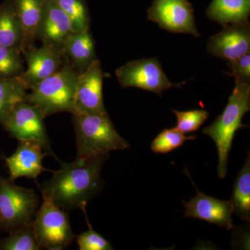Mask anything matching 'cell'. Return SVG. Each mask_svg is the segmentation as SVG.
Returning <instances> with one entry per match:
<instances>
[{
	"instance_id": "cell-9",
	"label": "cell",
	"mask_w": 250,
	"mask_h": 250,
	"mask_svg": "<svg viewBox=\"0 0 250 250\" xmlns=\"http://www.w3.org/2000/svg\"><path fill=\"white\" fill-rule=\"evenodd\" d=\"M147 19L170 32L200 36L188 0H154L147 10Z\"/></svg>"
},
{
	"instance_id": "cell-4",
	"label": "cell",
	"mask_w": 250,
	"mask_h": 250,
	"mask_svg": "<svg viewBox=\"0 0 250 250\" xmlns=\"http://www.w3.org/2000/svg\"><path fill=\"white\" fill-rule=\"evenodd\" d=\"M78 75L67 61L60 70L30 90L24 100L39 108L45 118L61 112L73 114Z\"/></svg>"
},
{
	"instance_id": "cell-24",
	"label": "cell",
	"mask_w": 250,
	"mask_h": 250,
	"mask_svg": "<svg viewBox=\"0 0 250 250\" xmlns=\"http://www.w3.org/2000/svg\"><path fill=\"white\" fill-rule=\"evenodd\" d=\"M22 52L0 45V80L16 78L24 71Z\"/></svg>"
},
{
	"instance_id": "cell-13",
	"label": "cell",
	"mask_w": 250,
	"mask_h": 250,
	"mask_svg": "<svg viewBox=\"0 0 250 250\" xmlns=\"http://www.w3.org/2000/svg\"><path fill=\"white\" fill-rule=\"evenodd\" d=\"M49 154L45 147L35 140L20 141L12 155L4 158L11 180L20 177L36 179L42 172L48 171L42 166V161Z\"/></svg>"
},
{
	"instance_id": "cell-5",
	"label": "cell",
	"mask_w": 250,
	"mask_h": 250,
	"mask_svg": "<svg viewBox=\"0 0 250 250\" xmlns=\"http://www.w3.org/2000/svg\"><path fill=\"white\" fill-rule=\"evenodd\" d=\"M40 199L33 189L15 184L0 176V228L11 232L32 224Z\"/></svg>"
},
{
	"instance_id": "cell-16",
	"label": "cell",
	"mask_w": 250,
	"mask_h": 250,
	"mask_svg": "<svg viewBox=\"0 0 250 250\" xmlns=\"http://www.w3.org/2000/svg\"><path fill=\"white\" fill-rule=\"evenodd\" d=\"M62 52L67 62L79 74L86 70L97 59L90 29L72 33L64 42Z\"/></svg>"
},
{
	"instance_id": "cell-22",
	"label": "cell",
	"mask_w": 250,
	"mask_h": 250,
	"mask_svg": "<svg viewBox=\"0 0 250 250\" xmlns=\"http://www.w3.org/2000/svg\"><path fill=\"white\" fill-rule=\"evenodd\" d=\"M32 224L14 230L6 238L0 239L1 250H39Z\"/></svg>"
},
{
	"instance_id": "cell-7",
	"label": "cell",
	"mask_w": 250,
	"mask_h": 250,
	"mask_svg": "<svg viewBox=\"0 0 250 250\" xmlns=\"http://www.w3.org/2000/svg\"><path fill=\"white\" fill-rule=\"evenodd\" d=\"M116 76L123 88L135 87L152 92L161 96L166 90L182 83L171 82L163 71L161 62L156 58L131 61L117 69Z\"/></svg>"
},
{
	"instance_id": "cell-17",
	"label": "cell",
	"mask_w": 250,
	"mask_h": 250,
	"mask_svg": "<svg viewBox=\"0 0 250 250\" xmlns=\"http://www.w3.org/2000/svg\"><path fill=\"white\" fill-rule=\"evenodd\" d=\"M0 45L22 52L24 35L14 0H5L0 4Z\"/></svg>"
},
{
	"instance_id": "cell-19",
	"label": "cell",
	"mask_w": 250,
	"mask_h": 250,
	"mask_svg": "<svg viewBox=\"0 0 250 250\" xmlns=\"http://www.w3.org/2000/svg\"><path fill=\"white\" fill-rule=\"evenodd\" d=\"M250 0H213L207 9L211 21L222 26L248 21Z\"/></svg>"
},
{
	"instance_id": "cell-27",
	"label": "cell",
	"mask_w": 250,
	"mask_h": 250,
	"mask_svg": "<svg viewBox=\"0 0 250 250\" xmlns=\"http://www.w3.org/2000/svg\"><path fill=\"white\" fill-rule=\"evenodd\" d=\"M85 214V221L88 225V231L77 236V243L80 250H113L110 242L99 234L92 228L85 212V207L82 209Z\"/></svg>"
},
{
	"instance_id": "cell-25",
	"label": "cell",
	"mask_w": 250,
	"mask_h": 250,
	"mask_svg": "<svg viewBox=\"0 0 250 250\" xmlns=\"http://www.w3.org/2000/svg\"><path fill=\"white\" fill-rule=\"evenodd\" d=\"M196 139L195 135L185 136L176 128L166 129L161 131L152 141L151 149L153 152L159 154H167L183 146L186 141Z\"/></svg>"
},
{
	"instance_id": "cell-21",
	"label": "cell",
	"mask_w": 250,
	"mask_h": 250,
	"mask_svg": "<svg viewBox=\"0 0 250 250\" xmlns=\"http://www.w3.org/2000/svg\"><path fill=\"white\" fill-rule=\"evenodd\" d=\"M27 91L19 77L0 80V125L14 106L24 100Z\"/></svg>"
},
{
	"instance_id": "cell-20",
	"label": "cell",
	"mask_w": 250,
	"mask_h": 250,
	"mask_svg": "<svg viewBox=\"0 0 250 250\" xmlns=\"http://www.w3.org/2000/svg\"><path fill=\"white\" fill-rule=\"evenodd\" d=\"M233 213L245 221L250 220V157L248 152L243 168L237 175L232 196Z\"/></svg>"
},
{
	"instance_id": "cell-6",
	"label": "cell",
	"mask_w": 250,
	"mask_h": 250,
	"mask_svg": "<svg viewBox=\"0 0 250 250\" xmlns=\"http://www.w3.org/2000/svg\"><path fill=\"white\" fill-rule=\"evenodd\" d=\"M42 197V202L32 223L36 241L41 248L66 249L76 238L67 210L62 209L47 197Z\"/></svg>"
},
{
	"instance_id": "cell-15",
	"label": "cell",
	"mask_w": 250,
	"mask_h": 250,
	"mask_svg": "<svg viewBox=\"0 0 250 250\" xmlns=\"http://www.w3.org/2000/svg\"><path fill=\"white\" fill-rule=\"evenodd\" d=\"M75 32L71 21L53 0H45L37 32V40L43 45L62 49L64 42Z\"/></svg>"
},
{
	"instance_id": "cell-2",
	"label": "cell",
	"mask_w": 250,
	"mask_h": 250,
	"mask_svg": "<svg viewBox=\"0 0 250 250\" xmlns=\"http://www.w3.org/2000/svg\"><path fill=\"white\" fill-rule=\"evenodd\" d=\"M250 110V83L236 82L226 108L211 125L202 131L216 145L218 154V175L223 179L228 173L229 154L233 138L238 129L247 127L242 123L243 116Z\"/></svg>"
},
{
	"instance_id": "cell-29",
	"label": "cell",
	"mask_w": 250,
	"mask_h": 250,
	"mask_svg": "<svg viewBox=\"0 0 250 250\" xmlns=\"http://www.w3.org/2000/svg\"><path fill=\"white\" fill-rule=\"evenodd\" d=\"M1 231H1V228H0V234H1Z\"/></svg>"
},
{
	"instance_id": "cell-12",
	"label": "cell",
	"mask_w": 250,
	"mask_h": 250,
	"mask_svg": "<svg viewBox=\"0 0 250 250\" xmlns=\"http://www.w3.org/2000/svg\"><path fill=\"white\" fill-rule=\"evenodd\" d=\"M207 48L210 55L228 62L250 53L249 20L223 26V30L210 38Z\"/></svg>"
},
{
	"instance_id": "cell-3",
	"label": "cell",
	"mask_w": 250,
	"mask_h": 250,
	"mask_svg": "<svg viewBox=\"0 0 250 250\" xmlns=\"http://www.w3.org/2000/svg\"><path fill=\"white\" fill-rule=\"evenodd\" d=\"M72 115L76 135L77 158L98 157L108 155L112 151L129 148L127 141L115 129L108 113Z\"/></svg>"
},
{
	"instance_id": "cell-18",
	"label": "cell",
	"mask_w": 250,
	"mask_h": 250,
	"mask_svg": "<svg viewBox=\"0 0 250 250\" xmlns=\"http://www.w3.org/2000/svg\"><path fill=\"white\" fill-rule=\"evenodd\" d=\"M24 35L23 49L34 45L45 0H14ZM22 49V50H23Z\"/></svg>"
},
{
	"instance_id": "cell-14",
	"label": "cell",
	"mask_w": 250,
	"mask_h": 250,
	"mask_svg": "<svg viewBox=\"0 0 250 250\" xmlns=\"http://www.w3.org/2000/svg\"><path fill=\"white\" fill-rule=\"evenodd\" d=\"M192 183L196 188V196L189 202L183 201L186 208L184 217L205 220L229 231L232 229L233 208L231 201L205 195L199 190L192 181Z\"/></svg>"
},
{
	"instance_id": "cell-10",
	"label": "cell",
	"mask_w": 250,
	"mask_h": 250,
	"mask_svg": "<svg viewBox=\"0 0 250 250\" xmlns=\"http://www.w3.org/2000/svg\"><path fill=\"white\" fill-rule=\"evenodd\" d=\"M22 54L27 67L19 78L27 90L54 75L67 61L62 49L43 44L28 47Z\"/></svg>"
},
{
	"instance_id": "cell-23",
	"label": "cell",
	"mask_w": 250,
	"mask_h": 250,
	"mask_svg": "<svg viewBox=\"0 0 250 250\" xmlns=\"http://www.w3.org/2000/svg\"><path fill=\"white\" fill-rule=\"evenodd\" d=\"M71 21L75 31L90 29V16L85 0H53Z\"/></svg>"
},
{
	"instance_id": "cell-26",
	"label": "cell",
	"mask_w": 250,
	"mask_h": 250,
	"mask_svg": "<svg viewBox=\"0 0 250 250\" xmlns=\"http://www.w3.org/2000/svg\"><path fill=\"white\" fill-rule=\"evenodd\" d=\"M172 112L177 116L176 129L183 134L197 131L208 118V111L206 110H192L188 111L172 110Z\"/></svg>"
},
{
	"instance_id": "cell-8",
	"label": "cell",
	"mask_w": 250,
	"mask_h": 250,
	"mask_svg": "<svg viewBox=\"0 0 250 250\" xmlns=\"http://www.w3.org/2000/svg\"><path fill=\"white\" fill-rule=\"evenodd\" d=\"M44 118L39 108L24 99L14 106L1 125L11 137L19 141H39L49 155L56 157L49 146L50 142L44 125Z\"/></svg>"
},
{
	"instance_id": "cell-1",
	"label": "cell",
	"mask_w": 250,
	"mask_h": 250,
	"mask_svg": "<svg viewBox=\"0 0 250 250\" xmlns=\"http://www.w3.org/2000/svg\"><path fill=\"white\" fill-rule=\"evenodd\" d=\"M108 155L82 159L71 163L62 162L60 169L52 171L53 176L47 182L38 184L42 196L50 199L65 210L86 207L88 202L103 188L101 172Z\"/></svg>"
},
{
	"instance_id": "cell-28",
	"label": "cell",
	"mask_w": 250,
	"mask_h": 250,
	"mask_svg": "<svg viewBox=\"0 0 250 250\" xmlns=\"http://www.w3.org/2000/svg\"><path fill=\"white\" fill-rule=\"evenodd\" d=\"M230 75L234 77L235 82L250 83V54L248 53L227 64Z\"/></svg>"
},
{
	"instance_id": "cell-11",
	"label": "cell",
	"mask_w": 250,
	"mask_h": 250,
	"mask_svg": "<svg viewBox=\"0 0 250 250\" xmlns=\"http://www.w3.org/2000/svg\"><path fill=\"white\" fill-rule=\"evenodd\" d=\"M103 71L98 59L79 74L75 88V113L103 114L107 113L103 99Z\"/></svg>"
}]
</instances>
